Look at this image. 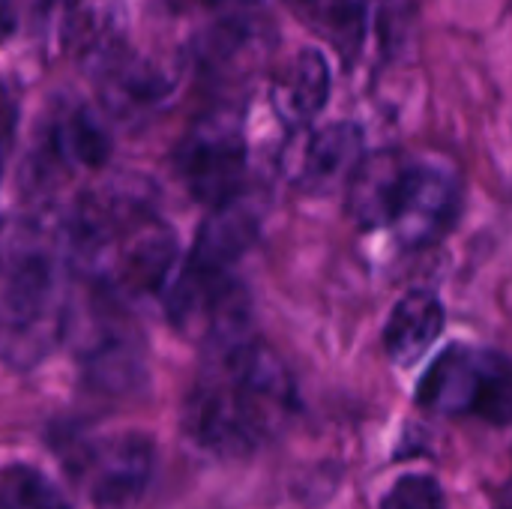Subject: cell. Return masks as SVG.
I'll list each match as a JSON object with an SVG mask.
<instances>
[{"instance_id":"obj_11","label":"cell","mask_w":512,"mask_h":509,"mask_svg":"<svg viewBox=\"0 0 512 509\" xmlns=\"http://www.w3.org/2000/svg\"><path fill=\"white\" fill-rule=\"evenodd\" d=\"M363 162V132L354 123H330L315 132L300 156V186L321 192L348 183Z\"/></svg>"},{"instance_id":"obj_19","label":"cell","mask_w":512,"mask_h":509,"mask_svg":"<svg viewBox=\"0 0 512 509\" xmlns=\"http://www.w3.org/2000/svg\"><path fill=\"white\" fill-rule=\"evenodd\" d=\"M201 3H222V0H201Z\"/></svg>"},{"instance_id":"obj_1","label":"cell","mask_w":512,"mask_h":509,"mask_svg":"<svg viewBox=\"0 0 512 509\" xmlns=\"http://www.w3.org/2000/svg\"><path fill=\"white\" fill-rule=\"evenodd\" d=\"M294 411V387L279 357L255 339L216 348L186 405L189 438L216 456H243Z\"/></svg>"},{"instance_id":"obj_6","label":"cell","mask_w":512,"mask_h":509,"mask_svg":"<svg viewBox=\"0 0 512 509\" xmlns=\"http://www.w3.org/2000/svg\"><path fill=\"white\" fill-rule=\"evenodd\" d=\"M75 471L90 498L102 507H129L141 498L153 474V444L138 432L87 444L75 456Z\"/></svg>"},{"instance_id":"obj_9","label":"cell","mask_w":512,"mask_h":509,"mask_svg":"<svg viewBox=\"0 0 512 509\" xmlns=\"http://www.w3.org/2000/svg\"><path fill=\"white\" fill-rule=\"evenodd\" d=\"M444 306L432 291H408L390 312L384 327V351L390 363L411 369L420 363L444 330Z\"/></svg>"},{"instance_id":"obj_2","label":"cell","mask_w":512,"mask_h":509,"mask_svg":"<svg viewBox=\"0 0 512 509\" xmlns=\"http://www.w3.org/2000/svg\"><path fill=\"white\" fill-rule=\"evenodd\" d=\"M63 303L48 255L27 249L0 276V354L15 366L39 363L57 342Z\"/></svg>"},{"instance_id":"obj_8","label":"cell","mask_w":512,"mask_h":509,"mask_svg":"<svg viewBox=\"0 0 512 509\" xmlns=\"http://www.w3.org/2000/svg\"><path fill=\"white\" fill-rule=\"evenodd\" d=\"M111 240L93 258H99L105 252L114 255L111 276L123 291L150 294L168 282L174 258H177V240H174L171 228H165L156 219H138L132 228H120L117 243H111Z\"/></svg>"},{"instance_id":"obj_12","label":"cell","mask_w":512,"mask_h":509,"mask_svg":"<svg viewBox=\"0 0 512 509\" xmlns=\"http://www.w3.org/2000/svg\"><path fill=\"white\" fill-rule=\"evenodd\" d=\"M252 237H255V213L246 204H240V198L222 204L201 225L186 267L201 273H231V264L249 249Z\"/></svg>"},{"instance_id":"obj_3","label":"cell","mask_w":512,"mask_h":509,"mask_svg":"<svg viewBox=\"0 0 512 509\" xmlns=\"http://www.w3.org/2000/svg\"><path fill=\"white\" fill-rule=\"evenodd\" d=\"M417 402L435 414H474L495 426H507L512 423V360L453 345L420 378Z\"/></svg>"},{"instance_id":"obj_14","label":"cell","mask_w":512,"mask_h":509,"mask_svg":"<svg viewBox=\"0 0 512 509\" xmlns=\"http://www.w3.org/2000/svg\"><path fill=\"white\" fill-rule=\"evenodd\" d=\"M300 21L315 33L333 42L342 54H351L363 45L366 15L363 0H288Z\"/></svg>"},{"instance_id":"obj_7","label":"cell","mask_w":512,"mask_h":509,"mask_svg":"<svg viewBox=\"0 0 512 509\" xmlns=\"http://www.w3.org/2000/svg\"><path fill=\"white\" fill-rule=\"evenodd\" d=\"M93 69L102 84L105 102L123 114L150 111V108L162 105L177 87L174 66L153 60L147 54L129 51V48H123V42H117L114 48L99 54L93 60Z\"/></svg>"},{"instance_id":"obj_16","label":"cell","mask_w":512,"mask_h":509,"mask_svg":"<svg viewBox=\"0 0 512 509\" xmlns=\"http://www.w3.org/2000/svg\"><path fill=\"white\" fill-rule=\"evenodd\" d=\"M51 141L60 159L81 168H99L111 156V138L87 108L66 111L51 132Z\"/></svg>"},{"instance_id":"obj_15","label":"cell","mask_w":512,"mask_h":509,"mask_svg":"<svg viewBox=\"0 0 512 509\" xmlns=\"http://www.w3.org/2000/svg\"><path fill=\"white\" fill-rule=\"evenodd\" d=\"M267 48V27L252 12H234L225 21L213 24L201 39V51L207 66L231 69L237 60H252L255 51Z\"/></svg>"},{"instance_id":"obj_17","label":"cell","mask_w":512,"mask_h":509,"mask_svg":"<svg viewBox=\"0 0 512 509\" xmlns=\"http://www.w3.org/2000/svg\"><path fill=\"white\" fill-rule=\"evenodd\" d=\"M0 509H72L66 495L30 465L0 468Z\"/></svg>"},{"instance_id":"obj_18","label":"cell","mask_w":512,"mask_h":509,"mask_svg":"<svg viewBox=\"0 0 512 509\" xmlns=\"http://www.w3.org/2000/svg\"><path fill=\"white\" fill-rule=\"evenodd\" d=\"M381 509H444V492L435 477L405 474L384 495Z\"/></svg>"},{"instance_id":"obj_4","label":"cell","mask_w":512,"mask_h":509,"mask_svg":"<svg viewBox=\"0 0 512 509\" xmlns=\"http://www.w3.org/2000/svg\"><path fill=\"white\" fill-rule=\"evenodd\" d=\"M177 174L186 189L207 207H222L240 198L246 147L231 114H207L192 123L177 147Z\"/></svg>"},{"instance_id":"obj_5","label":"cell","mask_w":512,"mask_h":509,"mask_svg":"<svg viewBox=\"0 0 512 509\" xmlns=\"http://www.w3.org/2000/svg\"><path fill=\"white\" fill-rule=\"evenodd\" d=\"M462 207V183L444 165H411L405 168L399 198L393 207L390 228L405 246H432L456 222Z\"/></svg>"},{"instance_id":"obj_10","label":"cell","mask_w":512,"mask_h":509,"mask_svg":"<svg viewBox=\"0 0 512 509\" xmlns=\"http://www.w3.org/2000/svg\"><path fill=\"white\" fill-rule=\"evenodd\" d=\"M405 168H408V162L393 150L363 156V162L354 168L351 180L345 183L348 186V216L360 228L372 231V228L390 225Z\"/></svg>"},{"instance_id":"obj_13","label":"cell","mask_w":512,"mask_h":509,"mask_svg":"<svg viewBox=\"0 0 512 509\" xmlns=\"http://www.w3.org/2000/svg\"><path fill=\"white\" fill-rule=\"evenodd\" d=\"M279 99L288 117L306 123L318 117L330 99V66L318 48H303L282 78Z\"/></svg>"}]
</instances>
